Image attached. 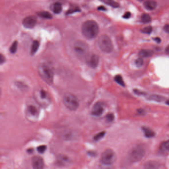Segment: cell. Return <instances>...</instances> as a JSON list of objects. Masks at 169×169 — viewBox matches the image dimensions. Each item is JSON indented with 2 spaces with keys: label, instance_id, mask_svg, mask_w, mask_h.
Instances as JSON below:
<instances>
[{
  "label": "cell",
  "instance_id": "2",
  "mask_svg": "<svg viewBox=\"0 0 169 169\" xmlns=\"http://www.w3.org/2000/svg\"><path fill=\"white\" fill-rule=\"evenodd\" d=\"M38 71L40 76L46 83L51 85L53 83L54 71L51 67L46 63H42L39 65Z\"/></svg>",
  "mask_w": 169,
  "mask_h": 169
},
{
  "label": "cell",
  "instance_id": "3",
  "mask_svg": "<svg viewBox=\"0 0 169 169\" xmlns=\"http://www.w3.org/2000/svg\"><path fill=\"white\" fill-rule=\"evenodd\" d=\"M145 155V149L144 147L141 145H138L133 147L130 150L128 154V159L131 163H137L142 159Z\"/></svg>",
  "mask_w": 169,
  "mask_h": 169
},
{
  "label": "cell",
  "instance_id": "36",
  "mask_svg": "<svg viewBox=\"0 0 169 169\" xmlns=\"http://www.w3.org/2000/svg\"><path fill=\"white\" fill-rule=\"evenodd\" d=\"M5 61V58L2 54H1V56H0V63H1V64L4 63Z\"/></svg>",
  "mask_w": 169,
  "mask_h": 169
},
{
  "label": "cell",
  "instance_id": "27",
  "mask_svg": "<svg viewBox=\"0 0 169 169\" xmlns=\"http://www.w3.org/2000/svg\"><path fill=\"white\" fill-rule=\"evenodd\" d=\"M17 45H18V43H17V41H15L11 44V46L10 49H9V51H10V52L11 53L15 54V53L17 52Z\"/></svg>",
  "mask_w": 169,
  "mask_h": 169
},
{
  "label": "cell",
  "instance_id": "4",
  "mask_svg": "<svg viewBox=\"0 0 169 169\" xmlns=\"http://www.w3.org/2000/svg\"><path fill=\"white\" fill-rule=\"evenodd\" d=\"M63 103L67 109L71 111H75L79 106V101L72 93H65L63 97Z\"/></svg>",
  "mask_w": 169,
  "mask_h": 169
},
{
  "label": "cell",
  "instance_id": "7",
  "mask_svg": "<svg viewBox=\"0 0 169 169\" xmlns=\"http://www.w3.org/2000/svg\"><path fill=\"white\" fill-rule=\"evenodd\" d=\"M98 44L101 50L105 53H110L113 50V44L111 39L106 35L100 36L98 40Z\"/></svg>",
  "mask_w": 169,
  "mask_h": 169
},
{
  "label": "cell",
  "instance_id": "12",
  "mask_svg": "<svg viewBox=\"0 0 169 169\" xmlns=\"http://www.w3.org/2000/svg\"><path fill=\"white\" fill-rule=\"evenodd\" d=\"M37 22V19L34 16H28L25 17L23 21V25L26 28H33L35 26Z\"/></svg>",
  "mask_w": 169,
  "mask_h": 169
},
{
  "label": "cell",
  "instance_id": "34",
  "mask_svg": "<svg viewBox=\"0 0 169 169\" xmlns=\"http://www.w3.org/2000/svg\"><path fill=\"white\" fill-rule=\"evenodd\" d=\"M130 16H131V13H130V12L128 11V12H126L124 15H123V18H124L125 19H128L130 17Z\"/></svg>",
  "mask_w": 169,
  "mask_h": 169
},
{
  "label": "cell",
  "instance_id": "17",
  "mask_svg": "<svg viewBox=\"0 0 169 169\" xmlns=\"http://www.w3.org/2000/svg\"><path fill=\"white\" fill-rule=\"evenodd\" d=\"M138 55L141 58H148L153 55V51L150 50L143 49L140 51Z\"/></svg>",
  "mask_w": 169,
  "mask_h": 169
},
{
  "label": "cell",
  "instance_id": "18",
  "mask_svg": "<svg viewBox=\"0 0 169 169\" xmlns=\"http://www.w3.org/2000/svg\"><path fill=\"white\" fill-rule=\"evenodd\" d=\"M142 130H143L144 136L145 137L147 138H151L154 137L155 136V133L154 131H153L150 128H147V127H143L142 128Z\"/></svg>",
  "mask_w": 169,
  "mask_h": 169
},
{
  "label": "cell",
  "instance_id": "20",
  "mask_svg": "<svg viewBox=\"0 0 169 169\" xmlns=\"http://www.w3.org/2000/svg\"><path fill=\"white\" fill-rule=\"evenodd\" d=\"M52 10L54 13H56V14L61 13V12L62 11V6H61V4L58 3V2L55 3L53 7Z\"/></svg>",
  "mask_w": 169,
  "mask_h": 169
},
{
  "label": "cell",
  "instance_id": "14",
  "mask_svg": "<svg viewBox=\"0 0 169 169\" xmlns=\"http://www.w3.org/2000/svg\"><path fill=\"white\" fill-rule=\"evenodd\" d=\"M71 162L69 157L65 155H59L57 158V163L59 166H67L71 163Z\"/></svg>",
  "mask_w": 169,
  "mask_h": 169
},
{
  "label": "cell",
  "instance_id": "10",
  "mask_svg": "<svg viewBox=\"0 0 169 169\" xmlns=\"http://www.w3.org/2000/svg\"><path fill=\"white\" fill-rule=\"evenodd\" d=\"M86 62L89 67L92 68H96L99 65V57L96 54L88 55L86 59Z\"/></svg>",
  "mask_w": 169,
  "mask_h": 169
},
{
  "label": "cell",
  "instance_id": "13",
  "mask_svg": "<svg viewBox=\"0 0 169 169\" xmlns=\"http://www.w3.org/2000/svg\"><path fill=\"white\" fill-rule=\"evenodd\" d=\"M31 165L32 168L35 169H42L44 167L43 159L38 156H34L32 158Z\"/></svg>",
  "mask_w": 169,
  "mask_h": 169
},
{
  "label": "cell",
  "instance_id": "21",
  "mask_svg": "<svg viewBox=\"0 0 169 169\" xmlns=\"http://www.w3.org/2000/svg\"><path fill=\"white\" fill-rule=\"evenodd\" d=\"M39 47V41L37 40H35L33 42L32 44L31 49V55H34L37 52Z\"/></svg>",
  "mask_w": 169,
  "mask_h": 169
},
{
  "label": "cell",
  "instance_id": "33",
  "mask_svg": "<svg viewBox=\"0 0 169 169\" xmlns=\"http://www.w3.org/2000/svg\"><path fill=\"white\" fill-rule=\"evenodd\" d=\"M134 92L136 93V94H137V95H142L145 94V93H144L143 92L140 91V90H138V89H134Z\"/></svg>",
  "mask_w": 169,
  "mask_h": 169
},
{
  "label": "cell",
  "instance_id": "32",
  "mask_svg": "<svg viewBox=\"0 0 169 169\" xmlns=\"http://www.w3.org/2000/svg\"><path fill=\"white\" fill-rule=\"evenodd\" d=\"M47 149V146L45 145H42L37 147V150L40 153H43L46 151Z\"/></svg>",
  "mask_w": 169,
  "mask_h": 169
},
{
  "label": "cell",
  "instance_id": "37",
  "mask_svg": "<svg viewBox=\"0 0 169 169\" xmlns=\"http://www.w3.org/2000/svg\"><path fill=\"white\" fill-rule=\"evenodd\" d=\"M98 9L100 10V11H106V7H104V6H101L98 7Z\"/></svg>",
  "mask_w": 169,
  "mask_h": 169
},
{
  "label": "cell",
  "instance_id": "31",
  "mask_svg": "<svg viewBox=\"0 0 169 169\" xmlns=\"http://www.w3.org/2000/svg\"><path fill=\"white\" fill-rule=\"evenodd\" d=\"M135 63L136 67H140L143 65V63H144V61H143V59L142 58H138V59H136L135 61Z\"/></svg>",
  "mask_w": 169,
  "mask_h": 169
},
{
  "label": "cell",
  "instance_id": "8",
  "mask_svg": "<svg viewBox=\"0 0 169 169\" xmlns=\"http://www.w3.org/2000/svg\"><path fill=\"white\" fill-rule=\"evenodd\" d=\"M117 160L115 152L112 149H108L104 151L101 157V162L105 165H111Z\"/></svg>",
  "mask_w": 169,
  "mask_h": 169
},
{
  "label": "cell",
  "instance_id": "38",
  "mask_svg": "<svg viewBox=\"0 0 169 169\" xmlns=\"http://www.w3.org/2000/svg\"><path fill=\"white\" fill-rule=\"evenodd\" d=\"M154 40L155 41H156V42L158 43H160V42L161 41L160 38H159V37H156V38H154Z\"/></svg>",
  "mask_w": 169,
  "mask_h": 169
},
{
  "label": "cell",
  "instance_id": "30",
  "mask_svg": "<svg viewBox=\"0 0 169 169\" xmlns=\"http://www.w3.org/2000/svg\"><path fill=\"white\" fill-rule=\"evenodd\" d=\"M115 119V116L113 114H108L106 116V120L109 123H111Z\"/></svg>",
  "mask_w": 169,
  "mask_h": 169
},
{
  "label": "cell",
  "instance_id": "22",
  "mask_svg": "<svg viewBox=\"0 0 169 169\" xmlns=\"http://www.w3.org/2000/svg\"><path fill=\"white\" fill-rule=\"evenodd\" d=\"M39 17L44 19H51L52 18V15L48 11H43L39 12L37 13Z\"/></svg>",
  "mask_w": 169,
  "mask_h": 169
},
{
  "label": "cell",
  "instance_id": "23",
  "mask_svg": "<svg viewBox=\"0 0 169 169\" xmlns=\"http://www.w3.org/2000/svg\"><path fill=\"white\" fill-rule=\"evenodd\" d=\"M159 166V165L157 162H153V161L147 162V163L145 165V168H147V169H156V168H158Z\"/></svg>",
  "mask_w": 169,
  "mask_h": 169
},
{
  "label": "cell",
  "instance_id": "9",
  "mask_svg": "<svg viewBox=\"0 0 169 169\" xmlns=\"http://www.w3.org/2000/svg\"><path fill=\"white\" fill-rule=\"evenodd\" d=\"M39 108L38 106L34 104H29L26 106L25 110L26 117L28 120L30 121H36L39 116Z\"/></svg>",
  "mask_w": 169,
  "mask_h": 169
},
{
  "label": "cell",
  "instance_id": "19",
  "mask_svg": "<svg viewBox=\"0 0 169 169\" xmlns=\"http://www.w3.org/2000/svg\"><path fill=\"white\" fill-rule=\"evenodd\" d=\"M100 1L105 4H107L108 6H111L112 7H114V8H117L119 7L120 6L119 3L115 1L114 0H100Z\"/></svg>",
  "mask_w": 169,
  "mask_h": 169
},
{
  "label": "cell",
  "instance_id": "29",
  "mask_svg": "<svg viewBox=\"0 0 169 169\" xmlns=\"http://www.w3.org/2000/svg\"><path fill=\"white\" fill-rule=\"evenodd\" d=\"M153 28L151 26H146L141 30V31L145 34H150L152 31Z\"/></svg>",
  "mask_w": 169,
  "mask_h": 169
},
{
  "label": "cell",
  "instance_id": "1",
  "mask_svg": "<svg viewBox=\"0 0 169 169\" xmlns=\"http://www.w3.org/2000/svg\"><path fill=\"white\" fill-rule=\"evenodd\" d=\"M82 33L86 38L92 39L98 35L99 27L96 22L93 21H88L84 22L81 28Z\"/></svg>",
  "mask_w": 169,
  "mask_h": 169
},
{
  "label": "cell",
  "instance_id": "28",
  "mask_svg": "<svg viewBox=\"0 0 169 169\" xmlns=\"http://www.w3.org/2000/svg\"><path fill=\"white\" fill-rule=\"evenodd\" d=\"M106 134L105 132H99L98 134H97L96 135H95L94 137V140H95V141H98L100 140H101L102 138H103L105 135Z\"/></svg>",
  "mask_w": 169,
  "mask_h": 169
},
{
  "label": "cell",
  "instance_id": "25",
  "mask_svg": "<svg viewBox=\"0 0 169 169\" xmlns=\"http://www.w3.org/2000/svg\"><path fill=\"white\" fill-rule=\"evenodd\" d=\"M115 80L117 83L120 84V86H125V82L124 81L123 77H122V76H121V75H117L115 77Z\"/></svg>",
  "mask_w": 169,
  "mask_h": 169
},
{
  "label": "cell",
  "instance_id": "24",
  "mask_svg": "<svg viewBox=\"0 0 169 169\" xmlns=\"http://www.w3.org/2000/svg\"><path fill=\"white\" fill-rule=\"evenodd\" d=\"M141 21L144 23H148L151 21V17L150 15L147 13H143L141 15Z\"/></svg>",
  "mask_w": 169,
  "mask_h": 169
},
{
  "label": "cell",
  "instance_id": "11",
  "mask_svg": "<svg viewBox=\"0 0 169 169\" xmlns=\"http://www.w3.org/2000/svg\"><path fill=\"white\" fill-rule=\"evenodd\" d=\"M104 107L102 103L98 102L96 103L91 109L92 115L95 117H99L104 113Z\"/></svg>",
  "mask_w": 169,
  "mask_h": 169
},
{
  "label": "cell",
  "instance_id": "41",
  "mask_svg": "<svg viewBox=\"0 0 169 169\" xmlns=\"http://www.w3.org/2000/svg\"><path fill=\"white\" fill-rule=\"evenodd\" d=\"M166 104H167V105H169V100L167 101L166 102Z\"/></svg>",
  "mask_w": 169,
  "mask_h": 169
},
{
  "label": "cell",
  "instance_id": "39",
  "mask_svg": "<svg viewBox=\"0 0 169 169\" xmlns=\"http://www.w3.org/2000/svg\"><path fill=\"white\" fill-rule=\"evenodd\" d=\"M165 52L166 53L169 55V45H168L167 47L166 48Z\"/></svg>",
  "mask_w": 169,
  "mask_h": 169
},
{
  "label": "cell",
  "instance_id": "6",
  "mask_svg": "<svg viewBox=\"0 0 169 169\" xmlns=\"http://www.w3.org/2000/svg\"><path fill=\"white\" fill-rule=\"evenodd\" d=\"M73 49L76 56L79 59H86L88 55L89 47L83 41H76L74 44Z\"/></svg>",
  "mask_w": 169,
  "mask_h": 169
},
{
  "label": "cell",
  "instance_id": "26",
  "mask_svg": "<svg viewBox=\"0 0 169 169\" xmlns=\"http://www.w3.org/2000/svg\"><path fill=\"white\" fill-rule=\"evenodd\" d=\"M149 99H150L151 100L155 101L157 102H161L163 100L164 97L159 95H152L149 96Z\"/></svg>",
  "mask_w": 169,
  "mask_h": 169
},
{
  "label": "cell",
  "instance_id": "35",
  "mask_svg": "<svg viewBox=\"0 0 169 169\" xmlns=\"http://www.w3.org/2000/svg\"><path fill=\"white\" fill-rule=\"evenodd\" d=\"M164 30L166 32L169 34V24H166L165 25L164 27Z\"/></svg>",
  "mask_w": 169,
  "mask_h": 169
},
{
  "label": "cell",
  "instance_id": "16",
  "mask_svg": "<svg viewBox=\"0 0 169 169\" xmlns=\"http://www.w3.org/2000/svg\"><path fill=\"white\" fill-rule=\"evenodd\" d=\"M157 4L154 0H147L144 3V7L149 11H152L156 9Z\"/></svg>",
  "mask_w": 169,
  "mask_h": 169
},
{
  "label": "cell",
  "instance_id": "42",
  "mask_svg": "<svg viewBox=\"0 0 169 169\" xmlns=\"http://www.w3.org/2000/svg\"><path fill=\"white\" fill-rule=\"evenodd\" d=\"M141 1H142V0H141Z\"/></svg>",
  "mask_w": 169,
  "mask_h": 169
},
{
  "label": "cell",
  "instance_id": "5",
  "mask_svg": "<svg viewBox=\"0 0 169 169\" xmlns=\"http://www.w3.org/2000/svg\"><path fill=\"white\" fill-rule=\"evenodd\" d=\"M36 101L39 105L43 107H47L51 103V98L47 91L43 89H39L34 93Z\"/></svg>",
  "mask_w": 169,
  "mask_h": 169
},
{
  "label": "cell",
  "instance_id": "15",
  "mask_svg": "<svg viewBox=\"0 0 169 169\" xmlns=\"http://www.w3.org/2000/svg\"><path fill=\"white\" fill-rule=\"evenodd\" d=\"M159 153L161 154L167 155L169 154V140L162 142L159 148Z\"/></svg>",
  "mask_w": 169,
  "mask_h": 169
},
{
  "label": "cell",
  "instance_id": "40",
  "mask_svg": "<svg viewBox=\"0 0 169 169\" xmlns=\"http://www.w3.org/2000/svg\"><path fill=\"white\" fill-rule=\"evenodd\" d=\"M32 151H33V149H29L27 150V152H28L29 153H31Z\"/></svg>",
  "mask_w": 169,
  "mask_h": 169
}]
</instances>
